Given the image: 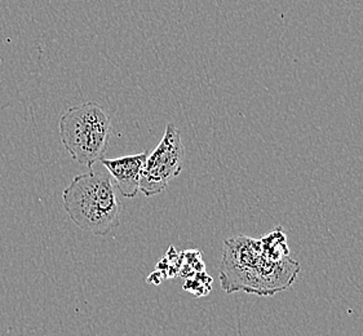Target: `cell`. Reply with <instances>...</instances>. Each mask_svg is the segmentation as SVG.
I'll return each instance as SVG.
<instances>
[{
  "instance_id": "6da1fadb",
  "label": "cell",
  "mask_w": 363,
  "mask_h": 336,
  "mask_svg": "<svg viewBox=\"0 0 363 336\" xmlns=\"http://www.w3.org/2000/svg\"><path fill=\"white\" fill-rule=\"evenodd\" d=\"M300 273V264L291 259H274L262 240L233 237L224 242L220 264V284L228 293L245 291L259 296H274L287 290Z\"/></svg>"
},
{
  "instance_id": "7a4b0ae2",
  "label": "cell",
  "mask_w": 363,
  "mask_h": 336,
  "mask_svg": "<svg viewBox=\"0 0 363 336\" xmlns=\"http://www.w3.org/2000/svg\"><path fill=\"white\" fill-rule=\"evenodd\" d=\"M62 203L77 227L95 235H108L119 225L122 203L109 174L89 168L75 176L62 193Z\"/></svg>"
},
{
  "instance_id": "3957f363",
  "label": "cell",
  "mask_w": 363,
  "mask_h": 336,
  "mask_svg": "<svg viewBox=\"0 0 363 336\" xmlns=\"http://www.w3.org/2000/svg\"><path fill=\"white\" fill-rule=\"evenodd\" d=\"M58 133L74 161L92 168L106 153L111 116L95 101L77 105L69 108L60 118Z\"/></svg>"
},
{
  "instance_id": "277c9868",
  "label": "cell",
  "mask_w": 363,
  "mask_h": 336,
  "mask_svg": "<svg viewBox=\"0 0 363 336\" xmlns=\"http://www.w3.org/2000/svg\"><path fill=\"white\" fill-rule=\"evenodd\" d=\"M185 158L182 133L172 123H168L164 135L153 153L147 154L143 169L140 190L146 197L158 196L164 191L174 179L180 175Z\"/></svg>"
},
{
  "instance_id": "5b68a950",
  "label": "cell",
  "mask_w": 363,
  "mask_h": 336,
  "mask_svg": "<svg viewBox=\"0 0 363 336\" xmlns=\"http://www.w3.org/2000/svg\"><path fill=\"white\" fill-rule=\"evenodd\" d=\"M147 153L125 155L116 159H105L101 163L116 184V189L125 198H135L140 190L143 169L145 166Z\"/></svg>"
},
{
  "instance_id": "8992f818",
  "label": "cell",
  "mask_w": 363,
  "mask_h": 336,
  "mask_svg": "<svg viewBox=\"0 0 363 336\" xmlns=\"http://www.w3.org/2000/svg\"><path fill=\"white\" fill-rule=\"evenodd\" d=\"M212 278L207 276L204 271H198L194 277L186 278L184 289L196 296H203L210 293Z\"/></svg>"
}]
</instances>
